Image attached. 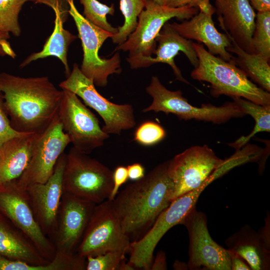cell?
<instances>
[{"instance_id": "6da1fadb", "label": "cell", "mask_w": 270, "mask_h": 270, "mask_svg": "<svg viewBox=\"0 0 270 270\" xmlns=\"http://www.w3.org/2000/svg\"><path fill=\"white\" fill-rule=\"evenodd\" d=\"M3 93L10 124L16 130L39 133L57 116L63 91L46 76L24 78L0 73Z\"/></svg>"}, {"instance_id": "7a4b0ae2", "label": "cell", "mask_w": 270, "mask_h": 270, "mask_svg": "<svg viewBox=\"0 0 270 270\" xmlns=\"http://www.w3.org/2000/svg\"><path fill=\"white\" fill-rule=\"evenodd\" d=\"M168 161L160 164L144 176L130 184L112 200L122 228L131 242L142 238L172 201L174 184Z\"/></svg>"}, {"instance_id": "3957f363", "label": "cell", "mask_w": 270, "mask_h": 270, "mask_svg": "<svg viewBox=\"0 0 270 270\" xmlns=\"http://www.w3.org/2000/svg\"><path fill=\"white\" fill-rule=\"evenodd\" d=\"M198 60L191 72L192 78L210 84V93L215 98L226 95L242 98L262 106H270V94L248 78L232 61L228 62L209 52L202 44L192 42Z\"/></svg>"}, {"instance_id": "277c9868", "label": "cell", "mask_w": 270, "mask_h": 270, "mask_svg": "<svg viewBox=\"0 0 270 270\" xmlns=\"http://www.w3.org/2000/svg\"><path fill=\"white\" fill-rule=\"evenodd\" d=\"M64 192L96 204L108 200L113 187V172L74 147L66 154Z\"/></svg>"}, {"instance_id": "5b68a950", "label": "cell", "mask_w": 270, "mask_h": 270, "mask_svg": "<svg viewBox=\"0 0 270 270\" xmlns=\"http://www.w3.org/2000/svg\"><path fill=\"white\" fill-rule=\"evenodd\" d=\"M146 92L152 97V102L142 110L143 112L172 114L181 120L194 119L214 124L224 123L232 118L246 115L234 102H226L220 106L209 104L194 106L182 96L181 90L167 89L156 76L152 77Z\"/></svg>"}, {"instance_id": "8992f818", "label": "cell", "mask_w": 270, "mask_h": 270, "mask_svg": "<svg viewBox=\"0 0 270 270\" xmlns=\"http://www.w3.org/2000/svg\"><path fill=\"white\" fill-rule=\"evenodd\" d=\"M215 179L211 176L198 188L172 201L169 206L158 216L154 224L140 240L131 242L128 262L136 269L150 270L154 250L164 234L196 208L198 198L205 188Z\"/></svg>"}, {"instance_id": "52a82bcc", "label": "cell", "mask_w": 270, "mask_h": 270, "mask_svg": "<svg viewBox=\"0 0 270 270\" xmlns=\"http://www.w3.org/2000/svg\"><path fill=\"white\" fill-rule=\"evenodd\" d=\"M198 12V9L194 7L171 8L152 0H145L136 29L116 50L128 52V59L152 56L156 47V38L168 20L174 18L188 20Z\"/></svg>"}, {"instance_id": "ba28073f", "label": "cell", "mask_w": 270, "mask_h": 270, "mask_svg": "<svg viewBox=\"0 0 270 270\" xmlns=\"http://www.w3.org/2000/svg\"><path fill=\"white\" fill-rule=\"evenodd\" d=\"M69 6L68 13L74 21L81 40L83 59L80 69L94 84L106 86L108 77L122 72L120 54L116 53L110 58H102L98 52L105 40L113 34L106 31L88 21L76 8L74 0H66Z\"/></svg>"}, {"instance_id": "9c48e42d", "label": "cell", "mask_w": 270, "mask_h": 270, "mask_svg": "<svg viewBox=\"0 0 270 270\" xmlns=\"http://www.w3.org/2000/svg\"><path fill=\"white\" fill-rule=\"evenodd\" d=\"M131 242L124 232L112 200L96 204L76 253L84 258L110 251L128 252Z\"/></svg>"}, {"instance_id": "30bf717a", "label": "cell", "mask_w": 270, "mask_h": 270, "mask_svg": "<svg viewBox=\"0 0 270 270\" xmlns=\"http://www.w3.org/2000/svg\"><path fill=\"white\" fill-rule=\"evenodd\" d=\"M82 98L86 106L96 111L104 122L102 128L106 134H120L122 130L134 128L136 122L132 106L109 101L96 90L93 82L84 76L75 63L67 78L60 84Z\"/></svg>"}, {"instance_id": "8fae6325", "label": "cell", "mask_w": 270, "mask_h": 270, "mask_svg": "<svg viewBox=\"0 0 270 270\" xmlns=\"http://www.w3.org/2000/svg\"><path fill=\"white\" fill-rule=\"evenodd\" d=\"M58 116L73 147L88 154L102 146L109 134L100 127L96 116L72 92L62 89Z\"/></svg>"}, {"instance_id": "7c38bea8", "label": "cell", "mask_w": 270, "mask_h": 270, "mask_svg": "<svg viewBox=\"0 0 270 270\" xmlns=\"http://www.w3.org/2000/svg\"><path fill=\"white\" fill-rule=\"evenodd\" d=\"M70 143V138L64 132L58 114L44 130L35 134L30 162L17 180L18 184L26 188L34 184L46 182Z\"/></svg>"}, {"instance_id": "4fadbf2b", "label": "cell", "mask_w": 270, "mask_h": 270, "mask_svg": "<svg viewBox=\"0 0 270 270\" xmlns=\"http://www.w3.org/2000/svg\"><path fill=\"white\" fill-rule=\"evenodd\" d=\"M0 212L32 242L42 256L48 260L54 256L53 242L42 232L32 208L26 189L16 180L0 186Z\"/></svg>"}, {"instance_id": "5bb4252c", "label": "cell", "mask_w": 270, "mask_h": 270, "mask_svg": "<svg viewBox=\"0 0 270 270\" xmlns=\"http://www.w3.org/2000/svg\"><path fill=\"white\" fill-rule=\"evenodd\" d=\"M224 162L206 145L192 146L176 155L168 168L174 184L172 200L200 187Z\"/></svg>"}, {"instance_id": "9a60e30c", "label": "cell", "mask_w": 270, "mask_h": 270, "mask_svg": "<svg viewBox=\"0 0 270 270\" xmlns=\"http://www.w3.org/2000/svg\"><path fill=\"white\" fill-rule=\"evenodd\" d=\"M189 237L188 268L190 270H231L228 250L211 237L206 215L196 208L181 222Z\"/></svg>"}, {"instance_id": "2e32d148", "label": "cell", "mask_w": 270, "mask_h": 270, "mask_svg": "<svg viewBox=\"0 0 270 270\" xmlns=\"http://www.w3.org/2000/svg\"><path fill=\"white\" fill-rule=\"evenodd\" d=\"M96 204L64 192L52 239L56 251L76 253Z\"/></svg>"}, {"instance_id": "e0dca14e", "label": "cell", "mask_w": 270, "mask_h": 270, "mask_svg": "<svg viewBox=\"0 0 270 270\" xmlns=\"http://www.w3.org/2000/svg\"><path fill=\"white\" fill-rule=\"evenodd\" d=\"M66 154L58 158L52 175L44 183H36L26 189L35 218L43 232L52 241L64 192L62 176Z\"/></svg>"}, {"instance_id": "ac0fdd59", "label": "cell", "mask_w": 270, "mask_h": 270, "mask_svg": "<svg viewBox=\"0 0 270 270\" xmlns=\"http://www.w3.org/2000/svg\"><path fill=\"white\" fill-rule=\"evenodd\" d=\"M198 9L199 12L190 18L180 23L172 22L171 26L184 38L204 44L210 54L230 62L233 56L226 49L230 46L231 40L215 27L212 18L214 8L207 1L200 4Z\"/></svg>"}, {"instance_id": "d6986e66", "label": "cell", "mask_w": 270, "mask_h": 270, "mask_svg": "<svg viewBox=\"0 0 270 270\" xmlns=\"http://www.w3.org/2000/svg\"><path fill=\"white\" fill-rule=\"evenodd\" d=\"M0 256L18 260L15 270H53L52 262L43 258L30 240L0 212Z\"/></svg>"}, {"instance_id": "ffe728a7", "label": "cell", "mask_w": 270, "mask_h": 270, "mask_svg": "<svg viewBox=\"0 0 270 270\" xmlns=\"http://www.w3.org/2000/svg\"><path fill=\"white\" fill-rule=\"evenodd\" d=\"M156 40V47L154 54L156 56L127 58L130 68H146L156 63L166 64L172 68L176 80L190 84L182 76L180 69L175 64L174 58L181 52L186 55L190 63L196 68L198 66V60L192 47V42L180 36L168 22L162 27Z\"/></svg>"}, {"instance_id": "44dd1931", "label": "cell", "mask_w": 270, "mask_h": 270, "mask_svg": "<svg viewBox=\"0 0 270 270\" xmlns=\"http://www.w3.org/2000/svg\"><path fill=\"white\" fill-rule=\"evenodd\" d=\"M220 26L243 50L254 54L252 38L256 14L248 0H215Z\"/></svg>"}, {"instance_id": "7402d4cb", "label": "cell", "mask_w": 270, "mask_h": 270, "mask_svg": "<svg viewBox=\"0 0 270 270\" xmlns=\"http://www.w3.org/2000/svg\"><path fill=\"white\" fill-rule=\"evenodd\" d=\"M36 4H44L50 6L55 14L52 32L46 42L42 50L29 55L20 65L22 68L32 61L50 56L58 58L64 66L68 76L70 72L68 62V51L70 44L77 36L64 28V24L69 14V6L66 0H28Z\"/></svg>"}, {"instance_id": "603a6c76", "label": "cell", "mask_w": 270, "mask_h": 270, "mask_svg": "<svg viewBox=\"0 0 270 270\" xmlns=\"http://www.w3.org/2000/svg\"><path fill=\"white\" fill-rule=\"evenodd\" d=\"M36 133L12 138L0 144V186L18 180L27 168Z\"/></svg>"}, {"instance_id": "cb8c5ba5", "label": "cell", "mask_w": 270, "mask_h": 270, "mask_svg": "<svg viewBox=\"0 0 270 270\" xmlns=\"http://www.w3.org/2000/svg\"><path fill=\"white\" fill-rule=\"evenodd\" d=\"M228 250L242 256L252 270L270 268V246L258 232L246 224L225 241Z\"/></svg>"}, {"instance_id": "d4e9b609", "label": "cell", "mask_w": 270, "mask_h": 270, "mask_svg": "<svg viewBox=\"0 0 270 270\" xmlns=\"http://www.w3.org/2000/svg\"><path fill=\"white\" fill-rule=\"evenodd\" d=\"M231 45L227 48L236 55L231 61L248 76L264 90L270 91V66L269 60L260 54H250L241 48L230 38Z\"/></svg>"}, {"instance_id": "484cf974", "label": "cell", "mask_w": 270, "mask_h": 270, "mask_svg": "<svg viewBox=\"0 0 270 270\" xmlns=\"http://www.w3.org/2000/svg\"><path fill=\"white\" fill-rule=\"evenodd\" d=\"M246 114L254 119L255 125L252 132L246 136H242L233 143L229 144L236 150H240L256 134L260 132H270V106H262L242 98H233Z\"/></svg>"}, {"instance_id": "4316f807", "label": "cell", "mask_w": 270, "mask_h": 270, "mask_svg": "<svg viewBox=\"0 0 270 270\" xmlns=\"http://www.w3.org/2000/svg\"><path fill=\"white\" fill-rule=\"evenodd\" d=\"M145 6V0H120V10L124 18L122 26L111 38L114 44H120L134 30L138 24V18Z\"/></svg>"}, {"instance_id": "83f0119b", "label": "cell", "mask_w": 270, "mask_h": 270, "mask_svg": "<svg viewBox=\"0 0 270 270\" xmlns=\"http://www.w3.org/2000/svg\"><path fill=\"white\" fill-rule=\"evenodd\" d=\"M254 54L270 58V10L258 12L252 38Z\"/></svg>"}, {"instance_id": "f1b7e54d", "label": "cell", "mask_w": 270, "mask_h": 270, "mask_svg": "<svg viewBox=\"0 0 270 270\" xmlns=\"http://www.w3.org/2000/svg\"><path fill=\"white\" fill-rule=\"evenodd\" d=\"M84 6V17L97 26L114 34L118 28L113 27L108 22L106 15H113L114 13V4L109 6L100 3L97 0H80Z\"/></svg>"}, {"instance_id": "f546056e", "label": "cell", "mask_w": 270, "mask_h": 270, "mask_svg": "<svg viewBox=\"0 0 270 270\" xmlns=\"http://www.w3.org/2000/svg\"><path fill=\"white\" fill-rule=\"evenodd\" d=\"M26 2L28 0H0V25L4 30L16 36H20L18 16Z\"/></svg>"}, {"instance_id": "4dcf8cb0", "label": "cell", "mask_w": 270, "mask_h": 270, "mask_svg": "<svg viewBox=\"0 0 270 270\" xmlns=\"http://www.w3.org/2000/svg\"><path fill=\"white\" fill-rule=\"evenodd\" d=\"M122 251H110L95 256L86 257V270H120L126 260Z\"/></svg>"}, {"instance_id": "1f68e13d", "label": "cell", "mask_w": 270, "mask_h": 270, "mask_svg": "<svg viewBox=\"0 0 270 270\" xmlns=\"http://www.w3.org/2000/svg\"><path fill=\"white\" fill-rule=\"evenodd\" d=\"M165 136L166 132L160 125L152 121H146L136 128L134 140L142 146H150L160 142Z\"/></svg>"}, {"instance_id": "d6a6232c", "label": "cell", "mask_w": 270, "mask_h": 270, "mask_svg": "<svg viewBox=\"0 0 270 270\" xmlns=\"http://www.w3.org/2000/svg\"><path fill=\"white\" fill-rule=\"evenodd\" d=\"M14 129L11 124L5 104L3 93L0 90V144L14 137L24 134Z\"/></svg>"}, {"instance_id": "836d02e7", "label": "cell", "mask_w": 270, "mask_h": 270, "mask_svg": "<svg viewBox=\"0 0 270 270\" xmlns=\"http://www.w3.org/2000/svg\"><path fill=\"white\" fill-rule=\"evenodd\" d=\"M128 179L126 167L118 166L113 172V187L108 200H113L116 196L120 188Z\"/></svg>"}, {"instance_id": "e575fe53", "label": "cell", "mask_w": 270, "mask_h": 270, "mask_svg": "<svg viewBox=\"0 0 270 270\" xmlns=\"http://www.w3.org/2000/svg\"><path fill=\"white\" fill-rule=\"evenodd\" d=\"M228 252L230 258L231 270H251L248 264L242 256L229 250Z\"/></svg>"}, {"instance_id": "d590c367", "label": "cell", "mask_w": 270, "mask_h": 270, "mask_svg": "<svg viewBox=\"0 0 270 270\" xmlns=\"http://www.w3.org/2000/svg\"><path fill=\"white\" fill-rule=\"evenodd\" d=\"M128 178L137 181L142 178L144 176V168L140 163H134L127 167Z\"/></svg>"}, {"instance_id": "8d00e7d4", "label": "cell", "mask_w": 270, "mask_h": 270, "mask_svg": "<svg viewBox=\"0 0 270 270\" xmlns=\"http://www.w3.org/2000/svg\"><path fill=\"white\" fill-rule=\"evenodd\" d=\"M210 0H166L165 4L171 8H180L186 6L198 8L202 3Z\"/></svg>"}, {"instance_id": "74e56055", "label": "cell", "mask_w": 270, "mask_h": 270, "mask_svg": "<svg viewBox=\"0 0 270 270\" xmlns=\"http://www.w3.org/2000/svg\"><path fill=\"white\" fill-rule=\"evenodd\" d=\"M167 269V263L166 254L164 252L159 251L152 260L150 270H165Z\"/></svg>"}, {"instance_id": "f35d334b", "label": "cell", "mask_w": 270, "mask_h": 270, "mask_svg": "<svg viewBox=\"0 0 270 270\" xmlns=\"http://www.w3.org/2000/svg\"><path fill=\"white\" fill-rule=\"evenodd\" d=\"M252 6L258 12L270 10V0H249Z\"/></svg>"}, {"instance_id": "ab89813d", "label": "cell", "mask_w": 270, "mask_h": 270, "mask_svg": "<svg viewBox=\"0 0 270 270\" xmlns=\"http://www.w3.org/2000/svg\"><path fill=\"white\" fill-rule=\"evenodd\" d=\"M264 226L258 232L264 242L270 246V216H267Z\"/></svg>"}, {"instance_id": "60d3db41", "label": "cell", "mask_w": 270, "mask_h": 270, "mask_svg": "<svg viewBox=\"0 0 270 270\" xmlns=\"http://www.w3.org/2000/svg\"><path fill=\"white\" fill-rule=\"evenodd\" d=\"M0 46L6 55H8L12 58H15L16 54L12 48L8 40H2L0 43Z\"/></svg>"}, {"instance_id": "b9f144b4", "label": "cell", "mask_w": 270, "mask_h": 270, "mask_svg": "<svg viewBox=\"0 0 270 270\" xmlns=\"http://www.w3.org/2000/svg\"><path fill=\"white\" fill-rule=\"evenodd\" d=\"M173 268L176 270H186L188 269V264L176 260L173 264Z\"/></svg>"}, {"instance_id": "7bdbcfd3", "label": "cell", "mask_w": 270, "mask_h": 270, "mask_svg": "<svg viewBox=\"0 0 270 270\" xmlns=\"http://www.w3.org/2000/svg\"><path fill=\"white\" fill-rule=\"evenodd\" d=\"M10 34L3 30L0 25V43L4 40H8L10 38Z\"/></svg>"}, {"instance_id": "ee69618b", "label": "cell", "mask_w": 270, "mask_h": 270, "mask_svg": "<svg viewBox=\"0 0 270 270\" xmlns=\"http://www.w3.org/2000/svg\"><path fill=\"white\" fill-rule=\"evenodd\" d=\"M152 0L162 5H164L165 2H166V0Z\"/></svg>"}, {"instance_id": "f6af8a7d", "label": "cell", "mask_w": 270, "mask_h": 270, "mask_svg": "<svg viewBox=\"0 0 270 270\" xmlns=\"http://www.w3.org/2000/svg\"><path fill=\"white\" fill-rule=\"evenodd\" d=\"M6 54H5L4 52V51L2 50V48L0 46V56H4Z\"/></svg>"}]
</instances>
